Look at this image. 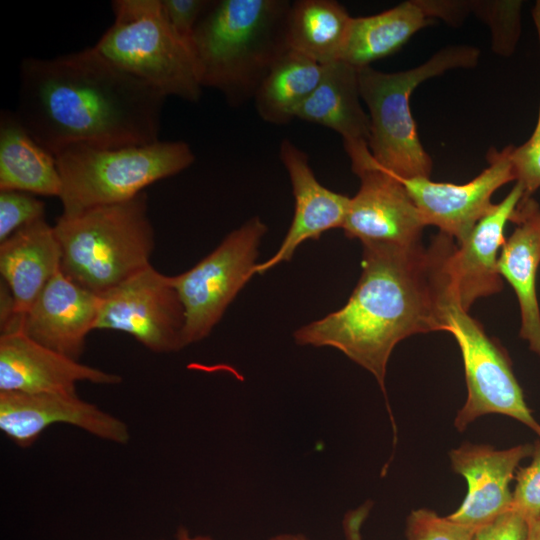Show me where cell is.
Wrapping results in <instances>:
<instances>
[{
	"label": "cell",
	"instance_id": "obj_1",
	"mask_svg": "<svg viewBox=\"0 0 540 540\" xmlns=\"http://www.w3.org/2000/svg\"><path fill=\"white\" fill-rule=\"evenodd\" d=\"M456 246L442 232L428 246L363 245L362 273L346 304L297 329L295 342L341 351L375 377L386 398L395 346L412 335L446 332L456 302L449 273Z\"/></svg>",
	"mask_w": 540,
	"mask_h": 540
},
{
	"label": "cell",
	"instance_id": "obj_2",
	"mask_svg": "<svg viewBox=\"0 0 540 540\" xmlns=\"http://www.w3.org/2000/svg\"><path fill=\"white\" fill-rule=\"evenodd\" d=\"M165 99L93 46L50 59H23L15 113L56 155L73 145L111 149L158 141Z\"/></svg>",
	"mask_w": 540,
	"mask_h": 540
},
{
	"label": "cell",
	"instance_id": "obj_3",
	"mask_svg": "<svg viewBox=\"0 0 540 540\" xmlns=\"http://www.w3.org/2000/svg\"><path fill=\"white\" fill-rule=\"evenodd\" d=\"M288 0L211 1L190 45L201 87L219 91L231 107L253 97L275 61L289 49Z\"/></svg>",
	"mask_w": 540,
	"mask_h": 540
},
{
	"label": "cell",
	"instance_id": "obj_4",
	"mask_svg": "<svg viewBox=\"0 0 540 540\" xmlns=\"http://www.w3.org/2000/svg\"><path fill=\"white\" fill-rule=\"evenodd\" d=\"M53 228L63 274L100 297L151 265L155 236L146 192L128 201L61 214Z\"/></svg>",
	"mask_w": 540,
	"mask_h": 540
},
{
	"label": "cell",
	"instance_id": "obj_5",
	"mask_svg": "<svg viewBox=\"0 0 540 540\" xmlns=\"http://www.w3.org/2000/svg\"><path fill=\"white\" fill-rule=\"evenodd\" d=\"M480 51L452 45L423 64L395 73L358 69L361 99L370 120L369 150L376 164L399 179L430 178L433 162L417 133L410 96L422 82L458 68L477 65Z\"/></svg>",
	"mask_w": 540,
	"mask_h": 540
},
{
	"label": "cell",
	"instance_id": "obj_6",
	"mask_svg": "<svg viewBox=\"0 0 540 540\" xmlns=\"http://www.w3.org/2000/svg\"><path fill=\"white\" fill-rule=\"evenodd\" d=\"M55 157L62 184V214L67 215L128 201L195 161L191 147L181 140L111 149L73 145Z\"/></svg>",
	"mask_w": 540,
	"mask_h": 540
},
{
	"label": "cell",
	"instance_id": "obj_7",
	"mask_svg": "<svg viewBox=\"0 0 540 540\" xmlns=\"http://www.w3.org/2000/svg\"><path fill=\"white\" fill-rule=\"evenodd\" d=\"M114 21L94 48L166 98L197 102L202 87L190 43L169 25L161 0H115Z\"/></svg>",
	"mask_w": 540,
	"mask_h": 540
},
{
	"label": "cell",
	"instance_id": "obj_8",
	"mask_svg": "<svg viewBox=\"0 0 540 540\" xmlns=\"http://www.w3.org/2000/svg\"><path fill=\"white\" fill-rule=\"evenodd\" d=\"M267 232L253 217L230 232L189 270L171 276L185 310L184 342L206 338L245 284L255 275L258 247Z\"/></svg>",
	"mask_w": 540,
	"mask_h": 540
},
{
	"label": "cell",
	"instance_id": "obj_9",
	"mask_svg": "<svg viewBox=\"0 0 540 540\" xmlns=\"http://www.w3.org/2000/svg\"><path fill=\"white\" fill-rule=\"evenodd\" d=\"M446 332L459 345L467 385V398L456 414L455 428L463 432L484 415L500 414L521 422L540 437V424L525 402L506 349L456 302L448 308Z\"/></svg>",
	"mask_w": 540,
	"mask_h": 540
},
{
	"label": "cell",
	"instance_id": "obj_10",
	"mask_svg": "<svg viewBox=\"0 0 540 540\" xmlns=\"http://www.w3.org/2000/svg\"><path fill=\"white\" fill-rule=\"evenodd\" d=\"M185 310L171 276L152 265L101 296L95 330L134 337L155 353L183 349Z\"/></svg>",
	"mask_w": 540,
	"mask_h": 540
},
{
	"label": "cell",
	"instance_id": "obj_11",
	"mask_svg": "<svg viewBox=\"0 0 540 540\" xmlns=\"http://www.w3.org/2000/svg\"><path fill=\"white\" fill-rule=\"evenodd\" d=\"M360 187L350 198L342 226L362 245L413 246L422 243L426 224L400 179L379 167L369 147L347 153Z\"/></svg>",
	"mask_w": 540,
	"mask_h": 540
},
{
	"label": "cell",
	"instance_id": "obj_12",
	"mask_svg": "<svg viewBox=\"0 0 540 540\" xmlns=\"http://www.w3.org/2000/svg\"><path fill=\"white\" fill-rule=\"evenodd\" d=\"M489 149L486 167L464 184L435 182L430 178L400 179L414 201L426 226L451 236L457 244L464 241L476 223L491 209L492 195L503 185L516 181L510 153Z\"/></svg>",
	"mask_w": 540,
	"mask_h": 540
},
{
	"label": "cell",
	"instance_id": "obj_13",
	"mask_svg": "<svg viewBox=\"0 0 540 540\" xmlns=\"http://www.w3.org/2000/svg\"><path fill=\"white\" fill-rule=\"evenodd\" d=\"M67 424L112 443L130 439L127 424L77 393L0 392V429L20 448L31 447L49 426Z\"/></svg>",
	"mask_w": 540,
	"mask_h": 540
},
{
	"label": "cell",
	"instance_id": "obj_14",
	"mask_svg": "<svg viewBox=\"0 0 540 540\" xmlns=\"http://www.w3.org/2000/svg\"><path fill=\"white\" fill-rule=\"evenodd\" d=\"M534 446L521 444L507 449L464 443L449 453L452 469L465 478L467 493L460 506L447 517L473 532L512 509L510 483L519 463L532 455Z\"/></svg>",
	"mask_w": 540,
	"mask_h": 540
},
{
	"label": "cell",
	"instance_id": "obj_15",
	"mask_svg": "<svg viewBox=\"0 0 540 540\" xmlns=\"http://www.w3.org/2000/svg\"><path fill=\"white\" fill-rule=\"evenodd\" d=\"M84 381L115 385L122 378L45 347L21 330L1 333L0 392L75 394Z\"/></svg>",
	"mask_w": 540,
	"mask_h": 540
},
{
	"label": "cell",
	"instance_id": "obj_16",
	"mask_svg": "<svg viewBox=\"0 0 540 540\" xmlns=\"http://www.w3.org/2000/svg\"><path fill=\"white\" fill-rule=\"evenodd\" d=\"M101 297L76 284L61 269L21 319L20 329L34 341L79 360L95 330Z\"/></svg>",
	"mask_w": 540,
	"mask_h": 540
},
{
	"label": "cell",
	"instance_id": "obj_17",
	"mask_svg": "<svg viewBox=\"0 0 540 540\" xmlns=\"http://www.w3.org/2000/svg\"><path fill=\"white\" fill-rule=\"evenodd\" d=\"M279 157L290 178L294 214L279 249L271 258L256 265L255 274H264L290 261L303 242L317 240L331 229L342 228L350 203V197L319 183L309 164V156L289 139L282 140Z\"/></svg>",
	"mask_w": 540,
	"mask_h": 540
},
{
	"label": "cell",
	"instance_id": "obj_18",
	"mask_svg": "<svg viewBox=\"0 0 540 540\" xmlns=\"http://www.w3.org/2000/svg\"><path fill=\"white\" fill-rule=\"evenodd\" d=\"M525 195L515 182L512 190L476 223L467 238L457 244L449 260V272L456 303L469 311L479 298L499 293L503 278L498 271V258L506 240L505 227L518 203Z\"/></svg>",
	"mask_w": 540,
	"mask_h": 540
},
{
	"label": "cell",
	"instance_id": "obj_19",
	"mask_svg": "<svg viewBox=\"0 0 540 540\" xmlns=\"http://www.w3.org/2000/svg\"><path fill=\"white\" fill-rule=\"evenodd\" d=\"M510 222L515 224L498 258V271L513 288L520 310L519 336L540 356V307L537 272L540 265V205L524 195Z\"/></svg>",
	"mask_w": 540,
	"mask_h": 540
},
{
	"label": "cell",
	"instance_id": "obj_20",
	"mask_svg": "<svg viewBox=\"0 0 540 540\" xmlns=\"http://www.w3.org/2000/svg\"><path fill=\"white\" fill-rule=\"evenodd\" d=\"M60 267V245L45 218L0 242L1 280L11 291L16 317L6 331L20 326L22 317Z\"/></svg>",
	"mask_w": 540,
	"mask_h": 540
},
{
	"label": "cell",
	"instance_id": "obj_21",
	"mask_svg": "<svg viewBox=\"0 0 540 540\" xmlns=\"http://www.w3.org/2000/svg\"><path fill=\"white\" fill-rule=\"evenodd\" d=\"M361 100L358 69L337 60L323 65L319 84L299 107L296 118L335 131L345 150L368 146L370 120Z\"/></svg>",
	"mask_w": 540,
	"mask_h": 540
},
{
	"label": "cell",
	"instance_id": "obj_22",
	"mask_svg": "<svg viewBox=\"0 0 540 540\" xmlns=\"http://www.w3.org/2000/svg\"><path fill=\"white\" fill-rule=\"evenodd\" d=\"M61 177L55 155L27 131L15 111L0 113V191L60 197Z\"/></svg>",
	"mask_w": 540,
	"mask_h": 540
},
{
	"label": "cell",
	"instance_id": "obj_23",
	"mask_svg": "<svg viewBox=\"0 0 540 540\" xmlns=\"http://www.w3.org/2000/svg\"><path fill=\"white\" fill-rule=\"evenodd\" d=\"M434 22L425 0H408L371 16L353 17L340 60L357 69L370 66Z\"/></svg>",
	"mask_w": 540,
	"mask_h": 540
},
{
	"label": "cell",
	"instance_id": "obj_24",
	"mask_svg": "<svg viewBox=\"0 0 540 540\" xmlns=\"http://www.w3.org/2000/svg\"><path fill=\"white\" fill-rule=\"evenodd\" d=\"M352 18L335 0L294 1L287 18V45L321 65L340 60Z\"/></svg>",
	"mask_w": 540,
	"mask_h": 540
},
{
	"label": "cell",
	"instance_id": "obj_25",
	"mask_svg": "<svg viewBox=\"0 0 540 540\" xmlns=\"http://www.w3.org/2000/svg\"><path fill=\"white\" fill-rule=\"evenodd\" d=\"M322 73L323 65L287 49L272 65L253 97L259 117L274 125L291 122L319 84Z\"/></svg>",
	"mask_w": 540,
	"mask_h": 540
},
{
	"label": "cell",
	"instance_id": "obj_26",
	"mask_svg": "<svg viewBox=\"0 0 540 540\" xmlns=\"http://www.w3.org/2000/svg\"><path fill=\"white\" fill-rule=\"evenodd\" d=\"M472 8L488 22L493 46L501 54L512 53L520 35L521 1L476 2Z\"/></svg>",
	"mask_w": 540,
	"mask_h": 540
},
{
	"label": "cell",
	"instance_id": "obj_27",
	"mask_svg": "<svg viewBox=\"0 0 540 540\" xmlns=\"http://www.w3.org/2000/svg\"><path fill=\"white\" fill-rule=\"evenodd\" d=\"M532 14L540 50V1L535 4ZM510 159L516 182L522 185L526 196H532L540 188V103L533 133L520 146L512 145Z\"/></svg>",
	"mask_w": 540,
	"mask_h": 540
},
{
	"label": "cell",
	"instance_id": "obj_28",
	"mask_svg": "<svg viewBox=\"0 0 540 540\" xmlns=\"http://www.w3.org/2000/svg\"><path fill=\"white\" fill-rule=\"evenodd\" d=\"M35 196L22 191H0V242L19 229L44 219L45 203Z\"/></svg>",
	"mask_w": 540,
	"mask_h": 540
},
{
	"label": "cell",
	"instance_id": "obj_29",
	"mask_svg": "<svg viewBox=\"0 0 540 540\" xmlns=\"http://www.w3.org/2000/svg\"><path fill=\"white\" fill-rule=\"evenodd\" d=\"M474 534L469 528L427 508L413 510L406 519V540H474Z\"/></svg>",
	"mask_w": 540,
	"mask_h": 540
},
{
	"label": "cell",
	"instance_id": "obj_30",
	"mask_svg": "<svg viewBox=\"0 0 540 540\" xmlns=\"http://www.w3.org/2000/svg\"><path fill=\"white\" fill-rule=\"evenodd\" d=\"M533 446L532 461L526 467H518L512 492V509L527 524L540 517V440Z\"/></svg>",
	"mask_w": 540,
	"mask_h": 540
},
{
	"label": "cell",
	"instance_id": "obj_31",
	"mask_svg": "<svg viewBox=\"0 0 540 540\" xmlns=\"http://www.w3.org/2000/svg\"><path fill=\"white\" fill-rule=\"evenodd\" d=\"M210 2L208 0H161V5L174 32L190 43L194 29Z\"/></svg>",
	"mask_w": 540,
	"mask_h": 540
},
{
	"label": "cell",
	"instance_id": "obj_32",
	"mask_svg": "<svg viewBox=\"0 0 540 540\" xmlns=\"http://www.w3.org/2000/svg\"><path fill=\"white\" fill-rule=\"evenodd\" d=\"M528 524L513 509L477 530L474 540H526Z\"/></svg>",
	"mask_w": 540,
	"mask_h": 540
},
{
	"label": "cell",
	"instance_id": "obj_33",
	"mask_svg": "<svg viewBox=\"0 0 540 540\" xmlns=\"http://www.w3.org/2000/svg\"><path fill=\"white\" fill-rule=\"evenodd\" d=\"M372 506L373 503L368 500L357 508L346 512L342 520V530L345 540H364L362 537V526Z\"/></svg>",
	"mask_w": 540,
	"mask_h": 540
},
{
	"label": "cell",
	"instance_id": "obj_34",
	"mask_svg": "<svg viewBox=\"0 0 540 540\" xmlns=\"http://www.w3.org/2000/svg\"><path fill=\"white\" fill-rule=\"evenodd\" d=\"M174 540H214L207 535H192L185 527H179L175 534Z\"/></svg>",
	"mask_w": 540,
	"mask_h": 540
},
{
	"label": "cell",
	"instance_id": "obj_35",
	"mask_svg": "<svg viewBox=\"0 0 540 540\" xmlns=\"http://www.w3.org/2000/svg\"><path fill=\"white\" fill-rule=\"evenodd\" d=\"M526 540H540V517L528 524Z\"/></svg>",
	"mask_w": 540,
	"mask_h": 540
},
{
	"label": "cell",
	"instance_id": "obj_36",
	"mask_svg": "<svg viewBox=\"0 0 540 540\" xmlns=\"http://www.w3.org/2000/svg\"><path fill=\"white\" fill-rule=\"evenodd\" d=\"M269 540H307L303 534L282 533L274 535Z\"/></svg>",
	"mask_w": 540,
	"mask_h": 540
}]
</instances>
